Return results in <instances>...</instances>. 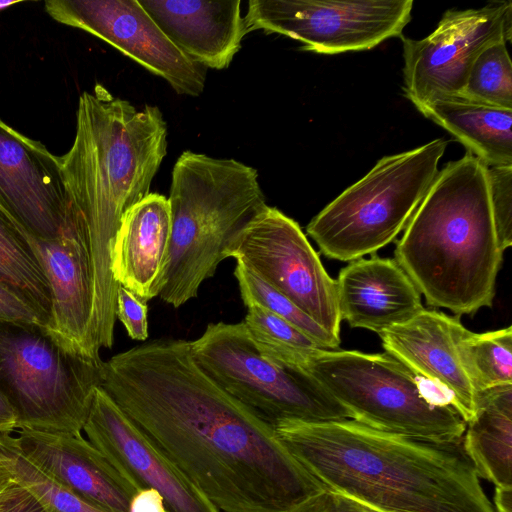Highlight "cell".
<instances>
[{
    "label": "cell",
    "mask_w": 512,
    "mask_h": 512,
    "mask_svg": "<svg viewBox=\"0 0 512 512\" xmlns=\"http://www.w3.org/2000/svg\"><path fill=\"white\" fill-rule=\"evenodd\" d=\"M100 387L219 511L305 512L326 490L273 425L199 367L189 341L112 356Z\"/></svg>",
    "instance_id": "cell-1"
},
{
    "label": "cell",
    "mask_w": 512,
    "mask_h": 512,
    "mask_svg": "<svg viewBox=\"0 0 512 512\" xmlns=\"http://www.w3.org/2000/svg\"><path fill=\"white\" fill-rule=\"evenodd\" d=\"M167 153V125L157 106L136 109L103 86L83 92L69 151L58 156L68 212L85 227L93 281V337L111 348L119 285L111 251L121 221L149 194Z\"/></svg>",
    "instance_id": "cell-2"
},
{
    "label": "cell",
    "mask_w": 512,
    "mask_h": 512,
    "mask_svg": "<svg viewBox=\"0 0 512 512\" xmlns=\"http://www.w3.org/2000/svg\"><path fill=\"white\" fill-rule=\"evenodd\" d=\"M274 428L326 489L376 512H496L462 440L397 435L352 419Z\"/></svg>",
    "instance_id": "cell-3"
},
{
    "label": "cell",
    "mask_w": 512,
    "mask_h": 512,
    "mask_svg": "<svg viewBox=\"0 0 512 512\" xmlns=\"http://www.w3.org/2000/svg\"><path fill=\"white\" fill-rule=\"evenodd\" d=\"M503 251L487 166L472 153L438 171L395 248V261L429 306L457 317L491 307Z\"/></svg>",
    "instance_id": "cell-4"
},
{
    "label": "cell",
    "mask_w": 512,
    "mask_h": 512,
    "mask_svg": "<svg viewBox=\"0 0 512 512\" xmlns=\"http://www.w3.org/2000/svg\"><path fill=\"white\" fill-rule=\"evenodd\" d=\"M168 203L170 253L159 297L178 308L197 297L231 240L268 205L253 167L190 150L174 164Z\"/></svg>",
    "instance_id": "cell-5"
},
{
    "label": "cell",
    "mask_w": 512,
    "mask_h": 512,
    "mask_svg": "<svg viewBox=\"0 0 512 512\" xmlns=\"http://www.w3.org/2000/svg\"><path fill=\"white\" fill-rule=\"evenodd\" d=\"M305 368L356 422L436 442L463 438L466 422L444 393L386 352L319 349Z\"/></svg>",
    "instance_id": "cell-6"
},
{
    "label": "cell",
    "mask_w": 512,
    "mask_h": 512,
    "mask_svg": "<svg viewBox=\"0 0 512 512\" xmlns=\"http://www.w3.org/2000/svg\"><path fill=\"white\" fill-rule=\"evenodd\" d=\"M449 141L434 139L382 157L307 225L320 252L351 262L377 252L406 228L432 185Z\"/></svg>",
    "instance_id": "cell-7"
},
{
    "label": "cell",
    "mask_w": 512,
    "mask_h": 512,
    "mask_svg": "<svg viewBox=\"0 0 512 512\" xmlns=\"http://www.w3.org/2000/svg\"><path fill=\"white\" fill-rule=\"evenodd\" d=\"M102 362L68 352L45 326L0 322V392L17 430L82 434Z\"/></svg>",
    "instance_id": "cell-8"
},
{
    "label": "cell",
    "mask_w": 512,
    "mask_h": 512,
    "mask_svg": "<svg viewBox=\"0 0 512 512\" xmlns=\"http://www.w3.org/2000/svg\"><path fill=\"white\" fill-rule=\"evenodd\" d=\"M190 345L195 361L216 384L273 426L282 420L351 419L310 373L264 358L243 322L210 323Z\"/></svg>",
    "instance_id": "cell-9"
},
{
    "label": "cell",
    "mask_w": 512,
    "mask_h": 512,
    "mask_svg": "<svg viewBox=\"0 0 512 512\" xmlns=\"http://www.w3.org/2000/svg\"><path fill=\"white\" fill-rule=\"evenodd\" d=\"M226 253L340 339L336 280L295 220L267 206L235 235Z\"/></svg>",
    "instance_id": "cell-10"
},
{
    "label": "cell",
    "mask_w": 512,
    "mask_h": 512,
    "mask_svg": "<svg viewBox=\"0 0 512 512\" xmlns=\"http://www.w3.org/2000/svg\"><path fill=\"white\" fill-rule=\"evenodd\" d=\"M412 0H250L248 32L262 30L322 54L369 50L401 36L411 20Z\"/></svg>",
    "instance_id": "cell-11"
},
{
    "label": "cell",
    "mask_w": 512,
    "mask_h": 512,
    "mask_svg": "<svg viewBox=\"0 0 512 512\" xmlns=\"http://www.w3.org/2000/svg\"><path fill=\"white\" fill-rule=\"evenodd\" d=\"M405 96L415 107L435 98L461 94L480 53L512 39V2L493 1L481 8L447 10L423 39L401 36Z\"/></svg>",
    "instance_id": "cell-12"
},
{
    "label": "cell",
    "mask_w": 512,
    "mask_h": 512,
    "mask_svg": "<svg viewBox=\"0 0 512 512\" xmlns=\"http://www.w3.org/2000/svg\"><path fill=\"white\" fill-rule=\"evenodd\" d=\"M45 10L55 21L109 43L162 77L177 94L203 92L202 67L172 44L138 0H48Z\"/></svg>",
    "instance_id": "cell-13"
},
{
    "label": "cell",
    "mask_w": 512,
    "mask_h": 512,
    "mask_svg": "<svg viewBox=\"0 0 512 512\" xmlns=\"http://www.w3.org/2000/svg\"><path fill=\"white\" fill-rule=\"evenodd\" d=\"M20 231L49 284L50 314L46 332L70 353L101 360L92 331L93 281L85 227L68 213L67 224L54 238Z\"/></svg>",
    "instance_id": "cell-14"
},
{
    "label": "cell",
    "mask_w": 512,
    "mask_h": 512,
    "mask_svg": "<svg viewBox=\"0 0 512 512\" xmlns=\"http://www.w3.org/2000/svg\"><path fill=\"white\" fill-rule=\"evenodd\" d=\"M83 431L88 441L137 490L153 489L166 512H220L135 426L101 388L95 390Z\"/></svg>",
    "instance_id": "cell-15"
},
{
    "label": "cell",
    "mask_w": 512,
    "mask_h": 512,
    "mask_svg": "<svg viewBox=\"0 0 512 512\" xmlns=\"http://www.w3.org/2000/svg\"><path fill=\"white\" fill-rule=\"evenodd\" d=\"M0 204L38 238H54L67 224L58 156L1 118Z\"/></svg>",
    "instance_id": "cell-16"
},
{
    "label": "cell",
    "mask_w": 512,
    "mask_h": 512,
    "mask_svg": "<svg viewBox=\"0 0 512 512\" xmlns=\"http://www.w3.org/2000/svg\"><path fill=\"white\" fill-rule=\"evenodd\" d=\"M468 332L458 317L423 308L379 334L385 352L442 391L466 423L474 415L477 398L458 351Z\"/></svg>",
    "instance_id": "cell-17"
},
{
    "label": "cell",
    "mask_w": 512,
    "mask_h": 512,
    "mask_svg": "<svg viewBox=\"0 0 512 512\" xmlns=\"http://www.w3.org/2000/svg\"><path fill=\"white\" fill-rule=\"evenodd\" d=\"M22 453L53 480L108 512H129L138 491L82 434L18 429Z\"/></svg>",
    "instance_id": "cell-18"
},
{
    "label": "cell",
    "mask_w": 512,
    "mask_h": 512,
    "mask_svg": "<svg viewBox=\"0 0 512 512\" xmlns=\"http://www.w3.org/2000/svg\"><path fill=\"white\" fill-rule=\"evenodd\" d=\"M138 2L172 44L201 67L227 68L248 33L240 0Z\"/></svg>",
    "instance_id": "cell-19"
},
{
    "label": "cell",
    "mask_w": 512,
    "mask_h": 512,
    "mask_svg": "<svg viewBox=\"0 0 512 512\" xmlns=\"http://www.w3.org/2000/svg\"><path fill=\"white\" fill-rule=\"evenodd\" d=\"M336 291L341 321L378 335L424 308L411 279L390 258L351 261L339 272Z\"/></svg>",
    "instance_id": "cell-20"
},
{
    "label": "cell",
    "mask_w": 512,
    "mask_h": 512,
    "mask_svg": "<svg viewBox=\"0 0 512 512\" xmlns=\"http://www.w3.org/2000/svg\"><path fill=\"white\" fill-rule=\"evenodd\" d=\"M171 219L168 198L149 193L124 215L111 251V273L119 286L147 302L164 285Z\"/></svg>",
    "instance_id": "cell-21"
},
{
    "label": "cell",
    "mask_w": 512,
    "mask_h": 512,
    "mask_svg": "<svg viewBox=\"0 0 512 512\" xmlns=\"http://www.w3.org/2000/svg\"><path fill=\"white\" fill-rule=\"evenodd\" d=\"M486 166L512 165V109L445 95L416 107Z\"/></svg>",
    "instance_id": "cell-22"
},
{
    "label": "cell",
    "mask_w": 512,
    "mask_h": 512,
    "mask_svg": "<svg viewBox=\"0 0 512 512\" xmlns=\"http://www.w3.org/2000/svg\"><path fill=\"white\" fill-rule=\"evenodd\" d=\"M462 443L479 478L512 488V384L477 393Z\"/></svg>",
    "instance_id": "cell-23"
},
{
    "label": "cell",
    "mask_w": 512,
    "mask_h": 512,
    "mask_svg": "<svg viewBox=\"0 0 512 512\" xmlns=\"http://www.w3.org/2000/svg\"><path fill=\"white\" fill-rule=\"evenodd\" d=\"M0 281L22 293L49 319L51 297L46 276L24 239L19 222L1 204Z\"/></svg>",
    "instance_id": "cell-24"
},
{
    "label": "cell",
    "mask_w": 512,
    "mask_h": 512,
    "mask_svg": "<svg viewBox=\"0 0 512 512\" xmlns=\"http://www.w3.org/2000/svg\"><path fill=\"white\" fill-rule=\"evenodd\" d=\"M243 323L258 352L281 367L306 371L311 355L324 349L292 324L257 305L247 307Z\"/></svg>",
    "instance_id": "cell-25"
},
{
    "label": "cell",
    "mask_w": 512,
    "mask_h": 512,
    "mask_svg": "<svg viewBox=\"0 0 512 512\" xmlns=\"http://www.w3.org/2000/svg\"><path fill=\"white\" fill-rule=\"evenodd\" d=\"M462 364L476 392L512 384V327L474 333L459 342Z\"/></svg>",
    "instance_id": "cell-26"
},
{
    "label": "cell",
    "mask_w": 512,
    "mask_h": 512,
    "mask_svg": "<svg viewBox=\"0 0 512 512\" xmlns=\"http://www.w3.org/2000/svg\"><path fill=\"white\" fill-rule=\"evenodd\" d=\"M0 461L13 479L31 491L50 512H108L53 480L19 449L12 433L0 434Z\"/></svg>",
    "instance_id": "cell-27"
},
{
    "label": "cell",
    "mask_w": 512,
    "mask_h": 512,
    "mask_svg": "<svg viewBox=\"0 0 512 512\" xmlns=\"http://www.w3.org/2000/svg\"><path fill=\"white\" fill-rule=\"evenodd\" d=\"M234 276L238 283L241 299L246 307L257 305L270 311L307 334L324 349L339 347V338L326 332L290 300L252 271L237 263Z\"/></svg>",
    "instance_id": "cell-28"
},
{
    "label": "cell",
    "mask_w": 512,
    "mask_h": 512,
    "mask_svg": "<svg viewBox=\"0 0 512 512\" xmlns=\"http://www.w3.org/2000/svg\"><path fill=\"white\" fill-rule=\"evenodd\" d=\"M506 44L494 43L480 53L461 94L478 102L512 109V62Z\"/></svg>",
    "instance_id": "cell-29"
},
{
    "label": "cell",
    "mask_w": 512,
    "mask_h": 512,
    "mask_svg": "<svg viewBox=\"0 0 512 512\" xmlns=\"http://www.w3.org/2000/svg\"><path fill=\"white\" fill-rule=\"evenodd\" d=\"M490 206L500 249L512 244V165L487 166Z\"/></svg>",
    "instance_id": "cell-30"
},
{
    "label": "cell",
    "mask_w": 512,
    "mask_h": 512,
    "mask_svg": "<svg viewBox=\"0 0 512 512\" xmlns=\"http://www.w3.org/2000/svg\"><path fill=\"white\" fill-rule=\"evenodd\" d=\"M147 302L119 286L116 298V317L133 340L145 341L148 336Z\"/></svg>",
    "instance_id": "cell-31"
},
{
    "label": "cell",
    "mask_w": 512,
    "mask_h": 512,
    "mask_svg": "<svg viewBox=\"0 0 512 512\" xmlns=\"http://www.w3.org/2000/svg\"><path fill=\"white\" fill-rule=\"evenodd\" d=\"M0 322L46 326L48 320L22 293L0 281Z\"/></svg>",
    "instance_id": "cell-32"
},
{
    "label": "cell",
    "mask_w": 512,
    "mask_h": 512,
    "mask_svg": "<svg viewBox=\"0 0 512 512\" xmlns=\"http://www.w3.org/2000/svg\"><path fill=\"white\" fill-rule=\"evenodd\" d=\"M0 512L50 511L31 491L15 481L0 503Z\"/></svg>",
    "instance_id": "cell-33"
},
{
    "label": "cell",
    "mask_w": 512,
    "mask_h": 512,
    "mask_svg": "<svg viewBox=\"0 0 512 512\" xmlns=\"http://www.w3.org/2000/svg\"><path fill=\"white\" fill-rule=\"evenodd\" d=\"M305 512H376L342 494L326 489Z\"/></svg>",
    "instance_id": "cell-34"
},
{
    "label": "cell",
    "mask_w": 512,
    "mask_h": 512,
    "mask_svg": "<svg viewBox=\"0 0 512 512\" xmlns=\"http://www.w3.org/2000/svg\"><path fill=\"white\" fill-rule=\"evenodd\" d=\"M129 512H166L162 496L153 489L138 490L132 497Z\"/></svg>",
    "instance_id": "cell-35"
},
{
    "label": "cell",
    "mask_w": 512,
    "mask_h": 512,
    "mask_svg": "<svg viewBox=\"0 0 512 512\" xmlns=\"http://www.w3.org/2000/svg\"><path fill=\"white\" fill-rule=\"evenodd\" d=\"M17 430L16 414L0 392V434L13 433Z\"/></svg>",
    "instance_id": "cell-36"
},
{
    "label": "cell",
    "mask_w": 512,
    "mask_h": 512,
    "mask_svg": "<svg viewBox=\"0 0 512 512\" xmlns=\"http://www.w3.org/2000/svg\"><path fill=\"white\" fill-rule=\"evenodd\" d=\"M494 505L496 512H512V488L495 487Z\"/></svg>",
    "instance_id": "cell-37"
},
{
    "label": "cell",
    "mask_w": 512,
    "mask_h": 512,
    "mask_svg": "<svg viewBox=\"0 0 512 512\" xmlns=\"http://www.w3.org/2000/svg\"><path fill=\"white\" fill-rule=\"evenodd\" d=\"M15 482L12 475L4 464L0 461V503L9 489V487Z\"/></svg>",
    "instance_id": "cell-38"
},
{
    "label": "cell",
    "mask_w": 512,
    "mask_h": 512,
    "mask_svg": "<svg viewBox=\"0 0 512 512\" xmlns=\"http://www.w3.org/2000/svg\"><path fill=\"white\" fill-rule=\"evenodd\" d=\"M21 1L18 0H0V10H4L14 4H17Z\"/></svg>",
    "instance_id": "cell-39"
}]
</instances>
